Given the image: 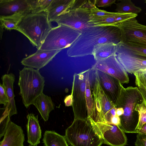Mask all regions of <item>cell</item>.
I'll return each mask as SVG.
<instances>
[{"mask_svg": "<svg viewBox=\"0 0 146 146\" xmlns=\"http://www.w3.org/2000/svg\"><path fill=\"white\" fill-rule=\"evenodd\" d=\"M120 29L112 26H95L82 31L81 35L68 49L67 55L72 57L92 55L94 48L107 42L117 44L121 41Z\"/></svg>", "mask_w": 146, "mask_h": 146, "instance_id": "6da1fadb", "label": "cell"}, {"mask_svg": "<svg viewBox=\"0 0 146 146\" xmlns=\"http://www.w3.org/2000/svg\"><path fill=\"white\" fill-rule=\"evenodd\" d=\"M143 100L138 87L130 86L125 88L121 84L115 105L116 108L121 107L123 108V113L119 117L120 123L119 127L125 133H135L139 116L135 109L137 105Z\"/></svg>", "mask_w": 146, "mask_h": 146, "instance_id": "7a4b0ae2", "label": "cell"}, {"mask_svg": "<svg viewBox=\"0 0 146 146\" xmlns=\"http://www.w3.org/2000/svg\"><path fill=\"white\" fill-rule=\"evenodd\" d=\"M52 27L48 11L31 12L24 17L16 30L25 35L31 44L39 49Z\"/></svg>", "mask_w": 146, "mask_h": 146, "instance_id": "3957f363", "label": "cell"}, {"mask_svg": "<svg viewBox=\"0 0 146 146\" xmlns=\"http://www.w3.org/2000/svg\"><path fill=\"white\" fill-rule=\"evenodd\" d=\"M45 80L39 70L25 67L19 71L18 85L23 103L28 108L43 92Z\"/></svg>", "mask_w": 146, "mask_h": 146, "instance_id": "277c9868", "label": "cell"}, {"mask_svg": "<svg viewBox=\"0 0 146 146\" xmlns=\"http://www.w3.org/2000/svg\"><path fill=\"white\" fill-rule=\"evenodd\" d=\"M65 136L72 146H101L103 144L102 139L88 119H74L66 129Z\"/></svg>", "mask_w": 146, "mask_h": 146, "instance_id": "5b68a950", "label": "cell"}, {"mask_svg": "<svg viewBox=\"0 0 146 146\" xmlns=\"http://www.w3.org/2000/svg\"><path fill=\"white\" fill-rule=\"evenodd\" d=\"M82 31L62 25L52 27L40 50H60L69 48L81 35Z\"/></svg>", "mask_w": 146, "mask_h": 146, "instance_id": "8992f818", "label": "cell"}, {"mask_svg": "<svg viewBox=\"0 0 146 146\" xmlns=\"http://www.w3.org/2000/svg\"><path fill=\"white\" fill-rule=\"evenodd\" d=\"M133 17L118 24L121 32V42L126 45L146 48V26L139 23Z\"/></svg>", "mask_w": 146, "mask_h": 146, "instance_id": "52a82bcc", "label": "cell"}, {"mask_svg": "<svg viewBox=\"0 0 146 146\" xmlns=\"http://www.w3.org/2000/svg\"><path fill=\"white\" fill-rule=\"evenodd\" d=\"M92 93L94 104L89 118L95 122L110 124L111 117L110 111L115 105L105 93L96 77Z\"/></svg>", "mask_w": 146, "mask_h": 146, "instance_id": "ba28073f", "label": "cell"}, {"mask_svg": "<svg viewBox=\"0 0 146 146\" xmlns=\"http://www.w3.org/2000/svg\"><path fill=\"white\" fill-rule=\"evenodd\" d=\"M90 70L89 69L79 73H75L74 75L71 94L74 119H87L85 91L87 76Z\"/></svg>", "mask_w": 146, "mask_h": 146, "instance_id": "9c48e42d", "label": "cell"}, {"mask_svg": "<svg viewBox=\"0 0 146 146\" xmlns=\"http://www.w3.org/2000/svg\"><path fill=\"white\" fill-rule=\"evenodd\" d=\"M87 119L102 139L103 143L110 146H125L127 144L125 132L118 126L95 122L90 118Z\"/></svg>", "mask_w": 146, "mask_h": 146, "instance_id": "30bf717a", "label": "cell"}, {"mask_svg": "<svg viewBox=\"0 0 146 146\" xmlns=\"http://www.w3.org/2000/svg\"><path fill=\"white\" fill-rule=\"evenodd\" d=\"M90 10L81 7H73L59 16L55 22L82 31L94 26L89 23Z\"/></svg>", "mask_w": 146, "mask_h": 146, "instance_id": "8fae6325", "label": "cell"}, {"mask_svg": "<svg viewBox=\"0 0 146 146\" xmlns=\"http://www.w3.org/2000/svg\"><path fill=\"white\" fill-rule=\"evenodd\" d=\"M92 69L105 72L118 80L122 84H128L129 78L125 69L119 62L115 55L96 61Z\"/></svg>", "mask_w": 146, "mask_h": 146, "instance_id": "7c38bea8", "label": "cell"}, {"mask_svg": "<svg viewBox=\"0 0 146 146\" xmlns=\"http://www.w3.org/2000/svg\"><path fill=\"white\" fill-rule=\"evenodd\" d=\"M127 72L131 74L146 70V58L126 52L117 46L115 55Z\"/></svg>", "mask_w": 146, "mask_h": 146, "instance_id": "4fadbf2b", "label": "cell"}, {"mask_svg": "<svg viewBox=\"0 0 146 146\" xmlns=\"http://www.w3.org/2000/svg\"><path fill=\"white\" fill-rule=\"evenodd\" d=\"M92 70L95 71L96 77L104 90L115 104L118 99L122 84L118 80L105 72L96 69Z\"/></svg>", "mask_w": 146, "mask_h": 146, "instance_id": "5bb4252c", "label": "cell"}, {"mask_svg": "<svg viewBox=\"0 0 146 146\" xmlns=\"http://www.w3.org/2000/svg\"><path fill=\"white\" fill-rule=\"evenodd\" d=\"M60 50H37L35 53L23 58L22 64L26 67L39 70L51 61Z\"/></svg>", "mask_w": 146, "mask_h": 146, "instance_id": "9a60e30c", "label": "cell"}, {"mask_svg": "<svg viewBox=\"0 0 146 146\" xmlns=\"http://www.w3.org/2000/svg\"><path fill=\"white\" fill-rule=\"evenodd\" d=\"M0 146H24L25 135L21 127L10 120Z\"/></svg>", "mask_w": 146, "mask_h": 146, "instance_id": "2e32d148", "label": "cell"}, {"mask_svg": "<svg viewBox=\"0 0 146 146\" xmlns=\"http://www.w3.org/2000/svg\"><path fill=\"white\" fill-rule=\"evenodd\" d=\"M2 85L8 99L9 102L7 106L3 109L5 111L1 117H4L8 115L10 117L17 113L15 105L13 91V84L15 76L12 73L6 74L1 77Z\"/></svg>", "mask_w": 146, "mask_h": 146, "instance_id": "e0dca14e", "label": "cell"}, {"mask_svg": "<svg viewBox=\"0 0 146 146\" xmlns=\"http://www.w3.org/2000/svg\"><path fill=\"white\" fill-rule=\"evenodd\" d=\"M31 12L28 0H0V16Z\"/></svg>", "mask_w": 146, "mask_h": 146, "instance_id": "ac0fdd59", "label": "cell"}, {"mask_svg": "<svg viewBox=\"0 0 146 146\" xmlns=\"http://www.w3.org/2000/svg\"><path fill=\"white\" fill-rule=\"evenodd\" d=\"M27 142L32 146H37L40 143L42 137V131L39 123L38 115L30 113L27 115Z\"/></svg>", "mask_w": 146, "mask_h": 146, "instance_id": "d6986e66", "label": "cell"}, {"mask_svg": "<svg viewBox=\"0 0 146 146\" xmlns=\"http://www.w3.org/2000/svg\"><path fill=\"white\" fill-rule=\"evenodd\" d=\"M75 1V0H53L48 11L49 21H55L59 16L72 8Z\"/></svg>", "mask_w": 146, "mask_h": 146, "instance_id": "ffe728a7", "label": "cell"}, {"mask_svg": "<svg viewBox=\"0 0 146 146\" xmlns=\"http://www.w3.org/2000/svg\"><path fill=\"white\" fill-rule=\"evenodd\" d=\"M33 105L45 121L48 120L50 113L54 110L55 107L51 97L45 95L43 92L36 99Z\"/></svg>", "mask_w": 146, "mask_h": 146, "instance_id": "44dd1931", "label": "cell"}, {"mask_svg": "<svg viewBox=\"0 0 146 146\" xmlns=\"http://www.w3.org/2000/svg\"><path fill=\"white\" fill-rule=\"evenodd\" d=\"M117 44L107 42L98 45L94 48L92 53L94 59L97 61L115 55Z\"/></svg>", "mask_w": 146, "mask_h": 146, "instance_id": "7402d4cb", "label": "cell"}, {"mask_svg": "<svg viewBox=\"0 0 146 146\" xmlns=\"http://www.w3.org/2000/svg\"><path fill=\"white\" fill-rule=\"evenodd\" d=\"M42 141L44 146H68L65 136L54 131H45Z\"/></svg>", "mask_w": 146, "mask_h": 146, "instance_id": "603a6c76", "label": "cell"}, {"mask_svg": "<svg viewBox=\"0 0 146 146\" xmlns=\"http://www.w3.org/2000/svg\"><path fill=\"white\" fill-rule=\"evenodd\" d=\"M29 13H20L10 15L0 16V29L16 30L18 24L22 18Z\"/></svg>", "mask_w": 146, "mask_h": 146, "instance_id": "cb8c5ba5", "label": "cell"}, {"mask_svg": "<svg viewBox=\"0 0 146 146\" xmlns=\"http://www.w3.org/2000/svg\"><path fill=\"white\" fill-rule=\"evenodd\" d=\"M116 5L115 11L119 13L138 14L142 11L140 7L135 6L131 0H121Z\"/></svg>", "mask_w": 146, "mask_h": 146, "instance_id": "d4e9b609", "label": "cell"}, {"mask_svg": "<svg viewBox=\"0 0 146 146\" xmlns=\"http://www.w3.org/2000/svg\"><path fill=\"white\" fill-rule=\"evenodd\" d=\"M32 9L31 13L48 11L53 0H28Z\"/></svg>", "mask_w": 146, "mask_h": 146, "instance_id": "484cf974", "label": "cell"}, {"mask_svg": "<svg viewBox=\"0 0 146 146\" xmlns=\"http://www.w3.org/2000/svg\"><path fill=\"white\" fill-rule=\"evenodd\" d=\"M87 75L85 91L86 99L87 110L88 118L90 117L94 106V102L92 98L89 80L90 71Z\"/></svg>", "mask_w": 146, "mask_h": 146, "instance_id": "4316f807", "label": "cell"}, {"mask_svg": "<svg viewBox=\"0 0 146 146\" xmlns=\"http://www.w3.org/2000/svg\"><path fill=\"white\" fill-rule=\"evenodd\" d=\"M135 110L138 113L139 122L135 133L140 129L143 125L146 123V102L144 100L141 103L137 105Z\"/></svg>", "mask_w": 146, "mask_h": 146, "instance_id": "83f0119b", "label": "cell"}, {"mask_svg": "<svg viewBox=\"0 0 146 146\" xmlns=\"http://www.w3.org/2000/svg\"><path fill=\"white\" fill-rule=\"evenodd\" d=\"M117 45L118 47L126 52L146 58V48L128 46L121 42L117 44Z\"/></svg>", "mask_w": 146, "mask_h": 146, "instance_id": "f1b7e54d", "label": "cell"}, {"mask_svg": "<svg viewBox=\"0 0 146 146\" xmlns=\"http://www.w3.org/2000/svg\"><path fill=\"white\" fill-rule=\"evenodd\" d=\"M135 77V84L137 87H142L146 90V72L139 71L133 74Z\"/></svg>", "mask_w": 146, "mask_h": 146, "instance_id": "f546056e", "label": "cell"}, {"mask_svg": "<svg viewBox=\"0 0 146 146\" xmlns=\"http://www.w3.org/2000/svg\"><path fill=\"white\" fill-rule=\"evenodd\" d=\"M91 16L97 17H108L118 15L120 13L117 12H111L100 9L96 6L90 10Z\"/></svg>", "mask_w": 146, "mask_h": 146, "instance_id": "4dcf8cb0", "label": "cell"}, {"mask_svg": "<svg viewBox=\"0 0 146 146\" xmlns=\"http://www.w3.org/2000/svg\"><path fill=\"white\" fill-rule=\"evenodd\" d=\"M9 102V101L5 93L4 89L3 86V85L0 83V104H3L4 105V107H5H5H6L7 105Z\"/></svg>", "mask_w": 146, "mask_h": 146, "instance_id": "1f68e13d", "label": "cell"}, {"mask_svg": "<svg viewBox=\"0 0 146 146\" xmlns=\"http://www.w3.org/2000/svg\"><path fill=\"white\" fill-rule=\"evenodd\" d=\"M135 146H146V135L137 133L135 142Z\"/></svg>", "mask_w": 146, "mask_h": 146, "instance_id": "d6a6232c", "label": "cell"}, {"mask_svg": "<svg viewBox=\"0 0 146 146\" xmlns=\"http://www.w3.org/2000/svg\"><path fill=\"white\" fill-rule=\"evenodd\" d=\"M115 0H96V5L98 7H106L115 3Z\"/></svg>", "mask_w": 146, "mask_h": 146, "instance_id": "836d02e7", "label": "cell"}, {"mask_svg": "<svg viewBox=\"0 0 146 146\" xmlns=\"http://www.w3.org/2000/svg\"><path fill=\"white\" fill-rule=\"evenodd\" d=\"M64 102L66 106H72V96L70 95L67 96L65 98Z\"/></svg>", "mask_w": 146, "mask_h": 146, "instance_id": "e575fe53", "label": "cell"}, {"mask_svg": "<svg viewBox=\"0 0 146 146\" xmlns=\"http://www.w3.org/2000/svg\"><path fill=\"white\" fill-rule=\"evenodd\" d=\"M136 133H140L146 135V123L143 125L140 129L137 131Z\"/></svg>", "mask_w": 146, "mask_h": 146, "instance_id": "d590c367", "label": "cell"}, {"mask_svg": "<svg viewBox=\"0 0 146 146\" xmlns=\"http://www.w3.org/2000/svg\"><path fill=\"white\" fill-rule=\"evenodd\" d=\"M124 112L123 108L122 107L116 108V114L118 116L120 117L122 115Z\"/></svg>", "mask_w": 146, "mask_h": 146, "instance_id": "8d00e7d4", "label": "cell"}, {"mask_svg": "<svg viewBox=\"0 0 146 146\" xmlns=\"http://www.w3.org/2000/svg\"><path fill=\"white\" fill-rule=\"evenodd\" d=\"M143 97L144 100L146 102V90L142 87H138Z\"/></svg>", "mask_w": 146, "mask_h": 146, "instance_id": "74e56055", "label": "cell"}, {"mask_svg": "<svg viewBox=\"0 0 146 146\" xmlns=\"http://www.w3.org/2000/svg\"><path fill=\"white\" fill-rule=\"evenodd\" d=\"M144 3H146V0H144Z\"/></svg>", "mask_w": 146, "mask_h": 146, "instance_id": "f35d334b", "label": "cell"}, {"mask_svg": "<svg viewBox=\"0 0 146 146\" xmlns=\"http://www.w3.org/2000/svg\"><path fill=\"white\" fill-rule=\"evenodd\" d=\"M28 146H32L30 145H29Z\"/></svg>", "mask_w": 146, "mask_h": 146, "instance_id": "ab89813d", "label": "cell"}, {"mask_svg": "<svg viewBox=\"0 0 146 146\" xmlns=\"http://www.w3.org/2000/svg\"><path fill=\"white\" fill-rule=\"evenodd\" d=\"M144 71H145L146 72V70H144Z\"/></svg>", "mask_w": 146, "mask_h": 146, "instance_id": "60d3db41", "label": "cell"}]
</instances>
